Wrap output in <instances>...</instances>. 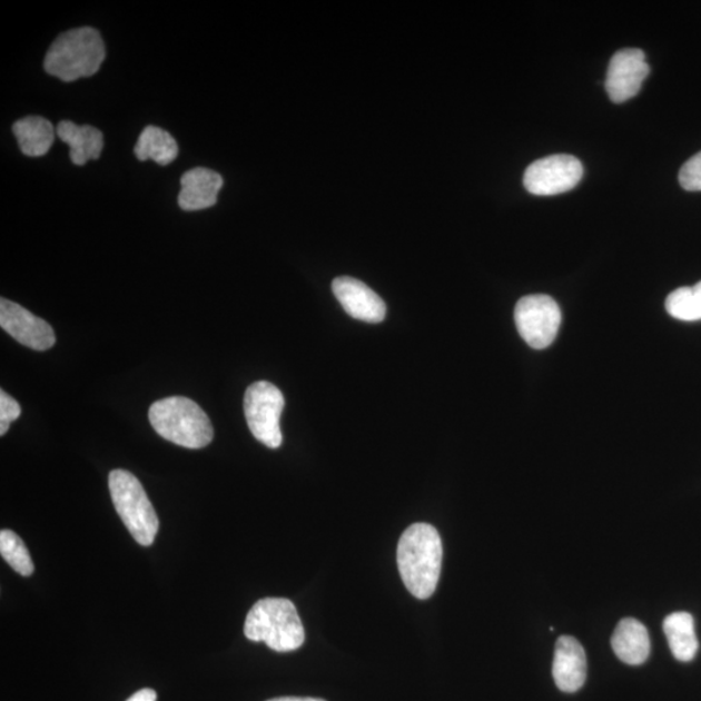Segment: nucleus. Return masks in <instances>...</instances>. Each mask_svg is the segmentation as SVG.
I'll return each instance as SVG.
<instances>
[{
    "label": "nucleus",
    "mask_w": 701,
    "mask_h": 701,
    "mask_svg": "<svg viewBox=\"0 0 701 701\" xmlns=\"http://www.w3.org/2000/svg\"><path fill=\"white\" fill-rule=\"evenodd\" d=\"M397 566L405 588L419 600L431 598L438 584L443 547L436 529L428 524L409 526L397 544Z\"/></svg>",
    "instance_id": "nucleus-1"
},
{
    "label": "nucleus",
    "mask_w": 701,
    "mask_h": 701,
    "mask_svg": "<svg viewBox=\"0 0 701 701\" xmlns=\"http://www.w3.org/2000/svg\"><path fill=\"white\" fill-rule=\"evenodd\" d=\"M106 58V46L99 31L85 27L62 33L45 58L46 72L65 82H73L98 72Z\"/></svg>",
    "instance_id": "nucleus-2"
},
{
    "label": "nucleus",
    "mask_w": 701,
    "mask_h": 701,
    "mask_svg": "<svg viewBox=\"0 0 701 701\" xmlns=\"http://www.w3.org/2000/svg\"><path fill=\"white\" fill-rule=\"evenodd\" d=\"M245 635L276 652L298 650L306 638L294 603L283 598L259 600L247 614Z\"/></svg>",
    "instance_id": "nucleus-3"
},
{
    "label": "nucleus",
    "mask_w": 701,
    "mask_h": 701,
    "mask_svg": "<svg viewBox=\"0 0 701 701\" xmlns=\"http://www.w3.org/2000/svg\"><path fill=\"white\" fill-rule=\"evenodd\" d=\"M148 418L156 433L177 446L199 450L214 440V427L207 413L184 396L155 402Z\"/></svg>",
    "instance_id": "nucleus-4"
},
{
    "label": "nucleus",
    "mask_w": 701,
    "mask_h": 701,
    "mask_svg": "<svg viewBox=\"0 0 701 701\" xmlns=\"http://www.w3.org/2000/svg\"><path fill=\"white\" fill-rule=\"evenodd\" d=\"M117 514L137 543L148 547L159 532V519L140 482L130 472L116 470L108 477Z\"/></svg>",
    "instance_id": "nucleus-5"
},
{
    "label": "nucleus",
    "mask_w": 701,
    "mask_h": 701,
    "mask_svg": "<svg viewBox=\"0 0 701 701\" xmlns=\"http://www.w3.org/2000/svg\"><path fill=\"white\" fill-rule=\"evenodd\" d=\"M245 416L255 438L269 448L283 444L279 418L285 408L280 389L267 381L255 382L245 395Z\"/></svg>",
    "instance_id": "nucleus-6"
},
{
    "label": "nucleus",
    "mask_w": 701,
    "mask_h": 701,
    "mask_svg": "<svg viewBox=\"0 0 701 701\" xmlns=\"http://www.w3.org/2000/svg\"><path fill=\"white\" fill-rule=\"evenodd\" d=\"M517 330L530 347L547 348L557 337L561 325L559 304L549 295H527L514 308Z\"/></svg>",
    "instance_id": "nucleus-7"
},
{
    "label": "nucleus",
    "mask_w": 701,
    "mask_h": 701,
    "mask_svg": "<svg viewBox=\"0 0 701 701\" xmlns=\"http://www.w3.org/2000/svg\"><path fill=\"white\" fill-rule=\"evenodd\" d=\"M582 176V162L574 156L552 155L529 166L524 186L530 194L551 197L574 189Z\"/></svg>",
    "instance_id": "nucleus-8"
},
{
    "label": "nucleus",
    "mask_w": 701,
    "mask_h": 701,
    "mask_svg": "<svg viewBox=\"0 0 701 701\" xmlns=\"http://www.w3.org/2000/svg\"><path fill=\"white\" fill-rule=\"evenodd\" d=\"M650 75L645 55L639 49H623L615 52L608 67L605 90L613 103H623L634 98Z\"/></svg>",
    "instance_id": "nucleus-9"
},
{
    "label": "nucleus",
    "mask_w": 701,
    "mask_h": 701,
    "mask_svg": "<svg viewBox=\"0 0 701 701\" xmlns=\"http://www.w3.org/2000/svg\"><path fill=\"white\" fill-rule=\"evenodd\" d=\"M0 326L12 338L31 349L46 350L57 342L50 324L18 303L4 298L0 300Z\"/></svg>",
    "instance_id": "nucleus-10"
},
{
    "label": "nucleus",
    "mask_w": 701,
    "mask_h": 701,
    "mask_svg": "<svg viewBox=\"0 0 701 701\" xmlns=\"http://www.w3.org/2000/svg\"><path fill=\"white\" fill-rule=\"evenodd\" d=\"M333 293L350 317L369 324L384 322L385 302L362 280L353 277L335 278Z\"/></svg>",
    "instance_id": "nucleus-11"
},
{
    "label": "nucleus",
    "mask_w": 701,
    "mask_h": 701,
    "mask_svg": "<svg viewBox=\"0 0 701 701\" xmlns=\"http://www.w3.org/2000/svg\"><path fill=\"white\" fill-rule=\"evenodd\" d=\"M553 680L563 692H576L588 677V659L582 644L573 636H560L552 667Z\"/></svg>",
    "instance_id": "nucleus-12"
},
{
    "label": "nucleus",
    "mask_w": 701,
    "mask_h": 701,
    "mask_svg": "<svg viewBox=\"0 0 701 701\" xmlns=\"http://www.w3.org/2000/svg\"><path fill=\"white\" fill-rule=\"evenodd\" d=\"M224 179L215 170L194 168L181 177V192L178 195V206L184 210H200L214 207L220 192Z\"/></svg>",
    "instance_id": "nucleus-13"
},
{
    "label": "nucleus",
    "mask_w": 701,
    "mask_h": 701,
    "mask_svg": "<svg viewBox=\"0 0 701 701\" xmlns=\"http://www.w3.org/2000/svg\"><path fill=\"white\" fill-rule=\"evenodd\" d=\"M57 136L69 146L70 160L76 166H85L90 160L99 159L103 151V135L90 125L61 121L57 128Z\"/></svg>",
    "instance_id": "nucleus-14"
},
{
    "label": "nucleus",
    "mask_w": 701,
    "mask_h": 701,
    "mask_svg": "<svg viewBox=\"0 0 701 701\" xmlns=\"http://www.w3.org/2000/svg\"><path fill=\"white\" fill-rule=\"evenodd\" d=\"M612 646L618 658L628 665H641L650 656L649 631L635 619L620 621L612 636Z\"/></svg>",
    "instance_id": "nucleus-15"
},
{
    "label": "nucleus",
    "mask_w": 701,
    "mask_h": 701,
    "mask_svg": "<svg viewBox=\"0 0 701 701\" xmlns=\"http://www.w3.org/2000/svg\"><path fill=\"white\" fill-rule=\"evenodd\" d=\"M13 135L23 155L39 158L50 151L57 129L43 117L29 116L13 124Z\"/></svg>",
    "instance_id": "nucleus-16"
},
{
    "label": "nucleus",
    "mask_w": 701,
    "mask_h": 701,
    "mask_svg": "<svg viewBox=\"0 0 701 701\" xmlns=\"http://www.w3.org/2000/svg\"><path fill=\"white\" fill-rule=\"evenodd\" d=\"M664 633L670 651L678 661L690 662L695 659L699 642L695 633V622L688 612L669 614L664 620Z\"/></svg>",
    "instance_id": "nucleus-17"
},
{
    "label": "nucleus",
    "mask_w": 701,
    "mask_h": 701,
    "mask_svg": "<svg viewBox=\"0 0 701 701\" xmlns=\"http://www.w3.org/2000/svg\"><path fill=\"white\" fill-rule=\"evenodd\" d=\"M135 154L140 161L152 160L160 166H168L178 156V145L167 130L147 127L140 132Z\"/></svg>",
    "instance_id": "nucleus-18"
},
{
    "label": "nucleus",
    "mask_w": 701,
    "mask_h": 701,
    "mask_svg": "<svg viewBox=\"0 0 701 701\" xmlns=\"http://www.w3.org/2000/svg\"><path fill=\"white\" fill-rule=\"evenodd\" d=\"M668 314L681 322L701 319V280L692 287H680L665 302Z\"/></svg>",
    "instance_id": "nucleus-19"
},
{
    "label": "nucleus",
    "mask_w": 701,
    "mask_h": 701,
    "mask_svg": "<svg viewBox=\"0 0 701 701\" xmlns=\"http://www.w3.org/2000/svg\"><path fill=\"white\" fill-rule=\"evenodd\" d=\"M0 553H2V557L14 572L23 576L33 574L34 564L31 561L27 545L12 530L4 529L0 532Z\"/></svg>",
    "instance_id": "nucleus-20"
},
{
    "label": "nucleus",
    "mask_w": 701,
    "mask_h": 701,
    "mask_svg": "<svg viewBox=\"0 0 701 701\" xmlns=\"http://www.w3.org/2000/svg\"><path fill=\"white\" fill-rule=\"evenodd\" d=\"M678 178L684 190L701 191V151L683 164Z\"/></svg>",
    "instance_id": "nucleus-21"
},
{
    "label": "nucleus",
    "mask_w": 701,
    "mask_h": 701,
    "mask_svg": "<svg viewBox=\"0 0 701 701\" xmlns=\"http://www.w3.org/2000/svg\"><path fill=\"white\" fill-rule=\"evenodd\" d=\"M21 415L20 404L8 395L4 389L0 392V435H4L11 423Z\"/></svg>",
    "instance_id": "nucleus-22"
},
{
    "label": "nucleus",
    "mask_w": 701,
    "mask_h": 701,
    "mask_svg": "<svg viewBox=\"0 0 701 701\" xmlns=\"http://www.w3.org/2000/svg\"><path fill=\"white\" fill-rule=\"evenodd\" d=\"M156 699H158V695H156L154 690L144 689L136 692L127 701H156Z\"/></svg>",
    "instance_id": "nucleus-23"
},
{
    "label": "nucleus",
    "mask_w": 701,
    "mask_h": 701,
    "mask_svg": "<svg viewBox=\"0 0 701 701\" xmlns=\"http://www.w3.org/2000/svg\"><path fill=\"white\" fill-rule=\"evenodd\" d=\"M268 701H326L324 699H317V698H295V697H284V698H276V699H270Z\"/></svg>",
    "instance_id": "nucleus-24"
}]
</instances>
